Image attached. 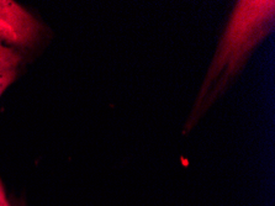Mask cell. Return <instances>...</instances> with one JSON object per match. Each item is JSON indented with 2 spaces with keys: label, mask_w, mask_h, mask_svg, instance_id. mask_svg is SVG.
<instances>
[{
  "label": "cell",
  "mask_w": 275,
  "mask_h": 206,
  "mask_svg": "<svg viewBox=\"0 0 275 206\" xmlns=\"http://www.w3.org/2000/svg\"><path fill=\"white\" fill-rule=\"evenodd\" d=\"M274 31V0H237L235 3L184 120L181 136H189L227 94L253 54Z\"/></svg>",
  "instance_id": "1"
},
{
  "label": "cell",
  "mask_w": 275,
  "mask_h": 206,
  "mask_svg": "<svg viewBox=\"0 0 275 206\" xmlns=\"http://www.w3.org/2000/svg\"><path fill=\"white\" fill-rule=\"evenodd\" d=\"M44 36L46 26L31 11L14 0H0V42L25 56Z\"/></svg>",
  "instance_id": "2"
},
{
  "label": "cell",
  "mask_w": 275,
  "mask_h": 206,
  "mask_svg": "<svg viewBox=\"0 0 275 206\" xmlns=\"http://www.w3.org/2000/svg\"><path fill=\"white\" fill-rule=\"evenodd\" d=\"M24 62V54L0 42V98L19 78Z\"/></svg>",
  "instance_id": "3"
},
{
  "label": "cell",
  "mask_w": 275,
  "mask_h": 206,
  "mask_svg": "<svg viewBox=\"0 0 275 206\" xmlns=\"http://www.w3.org/2000/svg\"><path fill=\"white\" fill-rule=\"evenodd\" d=\"M0 206H13V203H11V199L9 197L6 193V189L4 186L1 175H0Z\"/></svg>",
  "instance_id": "4"
}]
</instances>
